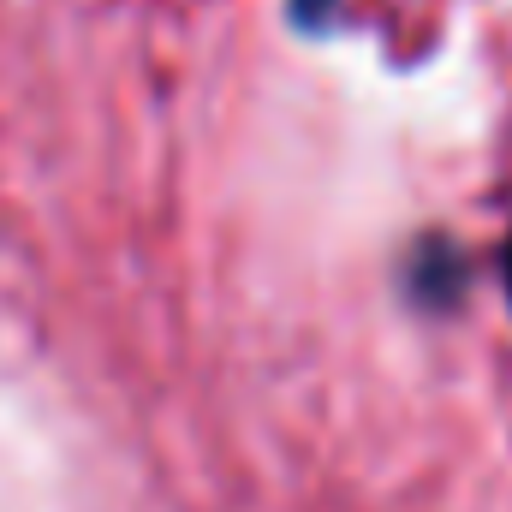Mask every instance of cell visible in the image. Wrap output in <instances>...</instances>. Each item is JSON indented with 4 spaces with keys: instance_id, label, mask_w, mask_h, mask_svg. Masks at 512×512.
Segmentation results:
<instances>
[{
    "instance_id": "cell-1",
    "label": "cell",
    "mask_w": 512,
    "mask_h": 512,
    "mask_svg": "<svg viewBox=\"0 0 512 512\" xmlns=\"http://www.w3.org/2000/svg\"><path fill=\"white\" fill-rule=\"evenodd\" d=\"M501 280H507V298H512V233H507V245H501Z\"/></svg>"
}]
</instances>
